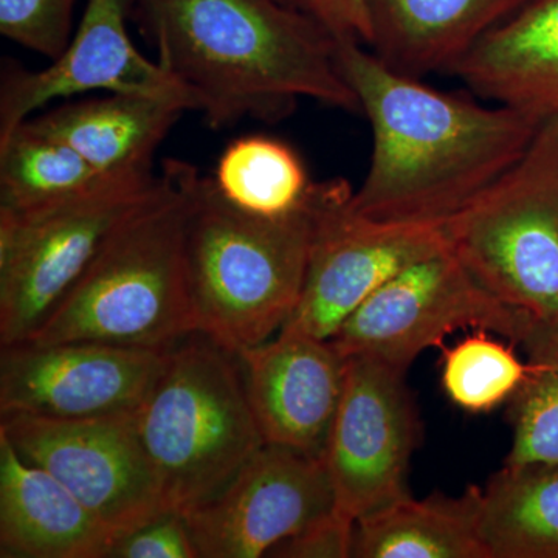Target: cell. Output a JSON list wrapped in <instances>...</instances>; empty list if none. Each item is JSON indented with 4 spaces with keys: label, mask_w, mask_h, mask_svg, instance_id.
Returning a JSON list of instances; mask_svg holds the SVG:
<instances>
[{
    "label": "cell",
    "mask_w": 558,
    "mask_h": 558,
    "mask_svg": "<svg viewBox=\"0 0 558 558\" xmlns=\"http://www.w3.org/2000/svg\"><path fill=\"white\" fill-rule=\"evenodd\" d=\"M130 11L131 0H87L68 49L49 68L3 65L0 138L49 102L92 90L161 98L199 112L193 92L132 43L126 25Z\"/></svg>",
    "instance_id": "14"
},
{
    "label": "cell",
    "mask_w": 558,
    "mask_h": 558,
    "mask_svg": "<svg viewBox=\"0 0 558 558\" xmlns=\"http://www.w3.org/2000/svg\"><path fill=\"white\" fill-rule=\"evenodd\" d=\"M186 275L196 332L233 354L277 336L299 306L315 229V182L296 211L260 218L190 167Z\"/></svg>",
    "instance_id": "4"
},
{
    "label": "cell",
    "mask_w": 558,
    "mask_h": 558,
    "mask_svg": "<svg viewBox=\"0 0 558 558\" xmlns=\"http://www.w3.org/2000/svg\"><path fill=\"white\" fill-rule=\"evenodd\" d=\"M529 373L531 363L521 362L512 347L490 339L486 330H476L444 351V391L468 413H488L509 402Z\"/></svg>",
    "instance_id": "24"
},
{
    "label": "cell",
    "mask_w": 558,
    "mask_h": 558,
    "mask_svg": "<svg viewBox=\"0 0 558 558\" xmlns=\"http://www.w3.org/2000/svg\"><path fill=\"white\" fill-rule=\"evenodd\" d=\"M484 100L532 120L558 116V0H534L450 70Z\"/></svg>",
    "instance_id": "17"
},
{
    "label": "cell",
    "mask_w": 558,
    "mask_h": 558,
    "mask_svg": "<svg viewBox=\"0 0 558 558\" xmlns=\"http://www.w3.org/2000/svg\"><path fill=\"white\" fill-rule=\"evenodd\" d=\"M336 508L325 459L264 444L185 517L199 558H259Z\"/></svg>",
    "instance_id": "13"
},
{
    "label": "cell",
    "mask_w": 558,
    "mask_h": 558,
    "mask_svg": "<svg viewBox=\"0 0 558 558\" xmlns=\"http://www.w3.org/2000/svg\"><path fill=\"white\" fill-rule=\"evenodd\" d=\"M119 535L0 433V557L109 558Z\"/></svg>",
    "instance_id": "16"
},
{
    "label": "cell",
    "mask_w": 558,
    "mask_h": 558,
    "mask_svg": "<svg viewBox=\"0 0 558 558\" xmlns=\"http://www.w3.org/2000/svg\"><path fill=\"white\" fill-rule=\"evenodd\" d=\"M459 329L527 343V319L488 292L450 245L416 260L371 295L330 339L343 357L368 355L403 371Z\"/></svg>",
    "instance_id": "8"
},
{
    "label": "cell",
    "mask_w": 558,
    "mask_h": 558,
    "mask_svg": "<svg viewBox=\"0 0 558 558\" xmlns=\"http://www.w3.org/2000/svg\"><path fill=\"white\" fill-rule=\"evenodd\" d=\"M279 2L318 22L337 43L371 46L373 31H371L365 0H279Z\"/></svg>",
    "instance_id": "29"
},
{
    "label": "cell",
    "mask_w": 558,
    "mask_h": 558,
    "mask_svg": "<svg viewBox=\"0 0 558 558\" xmlns=\"http://www.w3.org/2000/svg\"><path fill=\"white\" fill-rule=\"evenodd\" d=\"M534 0H365L368 49L402 75L451 70L487 33Z\"/></svg>",
    "instance_id": "18"
},
{
    "label": "cell",
    "mask_w": 558,
    "mask_h": 558,
    "mask_svg": "<svg viewBox=\"0 0 558 558\" xmlns=\"http://www.w3.org/2000/svg\"><path fill=\"white\" fill-rule=\"evenodd\" d=\"M340 69L373 130V156L351 204L387 222L442 226L523 156L539 123L478 105L389 69L357 43H339Z\"/></svg>",
    "instance_id": "1"
},
{
    "label": "cell",
    "mask_w": 558,
    "mask_h": 558,
    "mask_svg": "<svg viewBox=\"0 0 558 558\" xmlns=\"http://www.w3.org/2000/svg\"><path fill=\"white\" fill-rule=\"evenodd\" d=\"M170 351L100 341H22L0 352V414L97 418L135 413Z\"/></svg>",
    "instance_id": "12"
},
{
    "label": "cell",
    "mask_w": 558,
    "mask_h": 558,
    "mask_svg": "<svg viewBox=\"0 0 558 558\" xmlns=\"http://www.w3.org/2000/svg\"><path fill=\"white\" fill-rule=\"evenodd\" d=\"M442 230L470 274L527 319L524 349L558 339V116Z\"/></svg>",
    "instance_id": "6"
},
{
    "label": "cell",
    "mask_w": 558,
    "mask_h": 558,
    "mask_svg": "<svg viewBox=\"0 0 558 558\" xmlns=\"http://www.w3.org/2000/svg\"><path fill=\"white\" fill-rule=\"evenodd\" d=\"M480 490L410 497L355 521V558H490L480 531Z\"/></svg>",
    "instance_id": "20"
},
{
    "label": "cell",
    "mask_w": 558,
    "mask_h": 558,
    "mask_svg": "<svg viewBox=\"0 0 558 558\" xmlns=\"http://www.w3.org/2000/svg\"><path fill=\"white\" fill-rule=\"evenodd\" d=\"M355 520L333 509L299 534L282 539L267 557L349 558L354 549Z\"/></svg>",
    "instance_id": "28"
},
{
    "label": "cell",
    "mask_w": 558,
    "mask_h": 558,
    "mask_svg": "<svg viewBox=\"0 0 558 558\" xmlns=\"http://www.w3.org/2000/svg\"><path fill=\"white\" fill-rule=\"evenodd\" d=\"M213 180L231 205L260 218H281L296 211L312 186L295 150L264 135L230 143Z\"/></svg>",
    "instance_id": "23"
},
{
    "label": "cell",
    "mask_w": 558,
    "mask_h": 558,
    "mask_svg": "<svg viewBox=\"0 0 558 558\" xmlns=\"http://www.w3.org/2000/svg\"><path fill=\"white\" fill-rule=\"evenodd\" d=\"M135 413L97 418L0 414L25 461L60 480L119 538L167 512Z\"/></svg>",
    "instance_id": "10"
},
{
    "label": "cell",
    "mask_w": 558,
    "mask_h": 558,
    "mask_svg": "<svg viewBox=\"0 0 558 558\" xmlns=\"http://www.w3.org/2000/svg\"><path fill=\"white\" fill-rule=\"evenodd\" d=\"M78 0H0V33L25 49L57 60L73 36Z\"/></svg>",
    "instance_id": "26"
},
{
    "label": "cell",
    "mask_w": 558,
    "mask_h": 558,
    "mask_svg": "<svg viewBox=\"0 0 558 558\" xmlns=\"http://www.w3.org/2000/svg\"><path fill=\"white\" fill-rule=\"evenodd\" d=\"M347 359L325 464L336 506L355 521L410 497L418 414L403 371L368 355Z\"/></svg>",
    "instance_id": "11"
},
{
    "label": "cell",
    "mask_w": 558,
    "mask_h": 558,
    "mask_svg": "<svg viewBox=\"0 0 558 558\" xmlns=\"http://www.w3.org/2000/svg\"><path fill=\"white\" fill-rule=\"evenodd\" d=\"M480 531L490 558H558V464L492 476L480 490Z\"/></svg>",
    "instance_id": "21"
},
{
    "label": "cell",
    "mask_w": 558,
    "mask_h": 558,
    "mask_svg": "<svg viewBox=\"0 0 558 558\" xmlns=\"http://www.w3.org/2000/svg\"><path fill=\"white\" fill-rule=\"evenodd\" d=\"M160 175L106 178L54 207L0 211V347L32 340Z\"/></svg>",
    "instance_id": "7"
},
{
    "label": "cell",
    "mask_w": 558,
    "mask_h": 558,
    "mask_svg": "<svg viewBox=\"0 0 558 558\" xmlns=\"http://www.w3.org/2000/svg\"><path fill=\"white\" fill-rule=\"evenodd\" d=\"M109 558H199L189 521L167 510L157 519L121 535Z\"/></svg>",
    "instance_id": "27"
},
{
    "label": "cell",
    "mask_w": 558,
    "mask_h": 558,
    "mask_svg": "<svg viewBox=\"0 0 558 558\" xmlns=\"http://www.w3.org/2000/svg\"><path fill=\"white\" fill-rule=\"evenodd\" d=\"M105 179L65 143L25 121L0 138V211L27 215L54 207Z\"/></svg>",
    "instance_id": "22"
},
{
    "label": "cell",
    "mask_w": 558,
    "mask_h": 558,
    "mask_svg": "<svg viewBox=\"0 0 558 558\" xmlns=\"http://www.w3.org/2000/svg\"><path fill=\"white\" fill-rule=\"evenodd\" d=\"M190 167L180 160L163 165L157 189L113 230L28 341H100L171 351L196 332L185 250Z\"/></svg>",
    "instance_id": "3"
},
{
    "label": "cell",
    "mask_w": 558,
    "mask_h": 558,
    "mask_svg": "<svg viewBox=\"0 0 558 558\" xmlns=\"http://www.w3.org/2000/svg\"><path fill=\"white\" fill-rule=\"evenodd\" d=\"M157 62L199 101L211 130L275 123L301 98L360 112L339 43L279 0H131Z\"/></svg>",
    "instance_id": "2"
},
{
    "label": "cell",
    "mask_w": 558,
    "mask_h": 558,
    "mask_svg": "<svg viewBox=\"0 0 558 558\" xmlns=\"http://www.w3.org/2000/svg\"><path fill=\"white\" fill-rule=\"evenodd\" d=\"M183 112L174 101L109 94L58 106L25 123L65 143L102 178H123L153 172L154 154Z\"/></svg>",
    "instance_id": "19"
},
{
    "label": "cell",
    "mask_w": 558,
    "mask_h": 558,
    "mask_svg": "<svg viewBox=\"0 0 558 558\" xmlns=\"http://www.w3.org/2000/svg\"><path fill=\"white\" fill-rule=\"evenodd\" d=\"M135 416L165 506L183 515L264 446L236 354L199 332L171 349Z\"/></svg>",
    "instance_id": "5"
},
{
    "label": "cell",
    "mask_w": 558,
    "mask_h": 558,
    "mask_svg": "<svg viewBox=\"0 0 558 558\" xmlns=\"http://www.w3.org/2000/svg\"><path fill=\"white\" fill-rule=\"evenodd\" d=\"M526 351L531 373L509 400L510 468L558 464V339L538 341Z\"/></svg>",
    "instance_id": "25"
},
{
    "label": "cell",
    "mask_w": 558,
    "mask_h": 558,
    "mask_svg": "<svg viewBox=\"0 0 558 558\" xmlns=\"http://www.w3.org/2000/svg\"><path fill=\"white\" fill-rule=\"evenodd\" d=\"M236 357L264 444L325 457L347 369L332 341L282 328Z\"/></svg>",
    "instance_id": "15"
},
{
    "label": "cell",
    "mask_w": 558,
    "mask_h": 558,
    "mask_svg": "<svg viewBox=\"0 0 558 558\" xmlns=\"http://www.w3.org/2000/svg\"><path fill=\"white\" fill-rule=\"evenodd\" d=\"M347 180L315 183V229L299 306L284 328L330 340L399 271L447 247L442 226L387 222L352 207Z\"/></svg>",
    "instance_id": "9"
}]
</instances>
